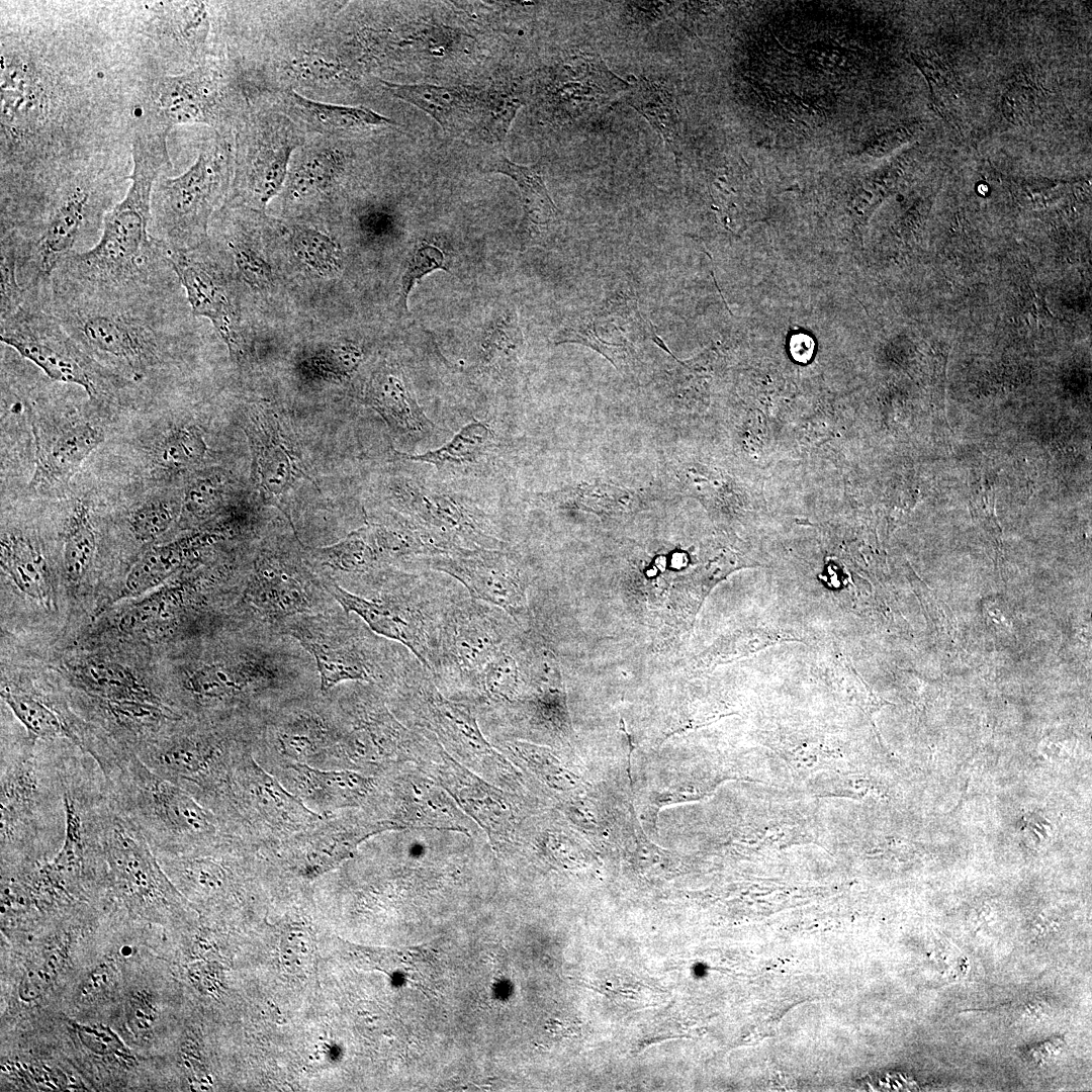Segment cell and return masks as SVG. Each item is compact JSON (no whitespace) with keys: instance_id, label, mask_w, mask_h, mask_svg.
I'll return each mask as SVG.
<instances>
[{"instance_id":"obj_28","label":"cell","mask_w":1092,"mask_h":1092,"mask_svg":"<svg viewBox=\"0 0 1092 1092\" xmlns=\"http://www.w3.org/2000/svg\"><path fill=\"white\" fill-rule=\"evenodd\" d=\"M197 578H183L132 605L120 619L124 631H140L184 614L196 600Z\"/></svg>"},{"instance_id":"obj_20","label":"cell","mask_w":1092,"mask_h":1092,"mask_svg":"<svg viewBox=\"0 0 1092 1092\" xmlns=\"http://www.w3.org/2000/svg\"><path fill=\"white\" fill-rule=\"evenodd\" d=\"M36 762L31 757L15 760L1 776V849L28 845L35 834L40 803Z\"/></svg>"},{"instance_id":"obj_13","label":"cell","mask_w":1092,"mask_h":1092,"mask_svg":"<svg viewBox=\"0 0 1092 1092\" xmlns=\"http://www.w3.org/2000/svg\"><path fill=\"white\" fill-rule=\"evenodd\" d=\"M658 500L665 498L656 483L632 486L601 476L580 478L535 495V502L543 508L594 515L611 522L626 521L648 511Z\"/></svg>"},{"instance_id":"obj_23","label":"cell","mask_w":1092,"mask_h":1092,"mask_svg":"<svg viewBox=\"0 0 1092 1092\" xmlns=\"http://www.w3.org/2000/svg\"><path fill=\"white\" fill-rule=\"evenodd\" d=\"M366 400L399 434L424 436L434 428L396 366L384 365L376 370L368 384Z\"/></svg>"},{"instance_id":"obj_48","label":"cell","mask_w":1092,"mask_h":1092,"mask_svg":"<svg viewBox=\"0 0 1092 1092\" xmlns=\"http://www.w3.org/2000/svg\"><path fill=\"white\" fill-rule=\"evenodd\" d=\"M109 982L108 969L106 966H100L94 972L90 974L84 984L83 993H93L97 989L102 988L103 985Z\"/></svg>"},{"instance_id":"obj_24","label":"cell","mask_w":1092,"mask_h":1092,"mask_svg":"<svg viewBox=\"0 0 1092 1092\" xmlns=\"http://www.w3.org/2000/svg\"><path fill=\"white\" fill-rule=\"evenodd\" d=\"M629 106L642 115L661 136L669 151L681 154L682 121L678 98L668 79L654 74L640 75L625 93Z\"/></svg>"},{"instance_id":"obj_14","label":"cell","mask_w":1092,"mask_h":1092,"mask_svg":"<svg viewBox=\"0 0 1092 1092\" xmlns=\"http://www.w3.org/2000/svg\"><path fill=\"white\" fill-rule=\"evenodd\" d=\"M32 430L35 465L29 484L35 489L67 484L104 440L100 427L83 420H34Z\"/></svg>"},{"instance_id":"obj_9","label":"cell","mask_w":1092,"mask_h":1092,"mask_svg":"<svg viewBox=\"0 0 1092 1092\" xmlns=\"http://www.w3.org/2000/svg\"><path fill=\"white\" fill-rule=\"evenodd\" d=\"M325 587L347 613L376 635L405 647L431 673L438 667L439 616H427L405 589L385 587L374 597L352 593L321 574Z\"/></svg>"},{"instance_id":"obj_7","label":"cell","mask_w":1092,"mask_h":1092,"mask_svg":"<svg viewBox=\"0 0 1092 1092\" xmlns=\"http://www.w3.org/2000/svg\"><path fill=\"white\" fill-rule=\"evenodd\" d=\"M235 70L221 63L202 62L154 86L147 109L148 125L170 132L173 126L204 123L215 131L233 132L250 104Z\"/></svg>"},{"instance_id":"obj_4","label":"cell","mask_w":1092,"mask_h":1092,"mask_svg":"<svg viewBox=\"0 0 1092 1092\" xmlns=\"http://www.w3.org/2000/svg\"><path fill=\"white\" fill-rule=\"evenodd\" d=\"M352 615L339 606L295 617L279 629L311 656L323 693L347 682L390 684L406 662Z\"/></svg>"},{"instance_id":"obj_17","label":"cell","mask_w":1092,"mask_h":1092,"mask_svg":"<svg viewBox=\"0 0 1092 1092\" xmlns=\"http://www.w3.org/2000/svg\"><path fill=\"white\" fill-rule=\"evenodd\" d=\"M350 153L337 138L317 136L293 154L284 184L289 202H304L328 194L342 180L350 165Z\"/></svg>"},{"instance_id":"obj_3","label":"cell","mask_w":1092,"mask_h":1092,"mask_svg":"<svg viewBox=\"0 0 1092 1092\" xmlns=\"http://www.w3.org/2000/svg\"><path fill=\"white\" fill-rule=\"evenodd\" d=\"M233 165L234 135L215 131L184 173L157 179L150 235L163 252L191 250L206 239L210 217L230 187Z\"/></svg>"},{"instance_id":"obj_45","label":"cell","mask_w":1092,"mask_h":1092,"mask_svg":"<svg viewBox=\"0 0 1092 1092\" xmlns=\"http://www.w3.org/2000/svg\"><path fill=\"white\" fill-rule=\"evenodd\" d=\"M377 831L334 832L318 838L308 851L309 866L326 870L345 858L366 836Z\"/></svg>"},{"instance_id":"obj_32","label":"cell","mask_w":1092,"mask_h":1092,"mask_svg":"<svg viewBox=\"0 0 1092 1092\" xmlns=\"http://www.w3.org/2000/svg\"><path fill=\"white\" fill-rule=\"evenodd\" d=\"M96 551V534L86 503H78L68 522L63 562L67 579L80 582L88 572Z\"/></svg>"},{"instance_id":"obj_15","label":"cell","mask_w":1092,"mask_h":1092,"mask_svg":"<svg viewBox=\"0 0 1092 1092\" xmlns=\"http://www.w3.org/2000/svg\"><path fill=\"white\" fill-rule=\"evenodd\" d=\"M163 255L184 287L192 312L210 321L233 358L242 357L238 315L222 275L191 250Z\"/></svg>"},{"instance_id":"obj_40","label":"cell","mask_w":1092,"mask_h":1092,"mask_svg":"<svg viewBox=\"0 0 1092 1092\" xmlns=\"http://www.w3.org/2000/svg\"><path fill=\"white\" fill-rule=\"evenodd\" d=\"M182 502L155 497L135 507L128 516V528L140 542H151L163 535L181 516Z\"/></svg>"},{"instance_id":"obj_2","label":"cell","mask_w":1092,"mask_h":1092,"mask_svg":"<svg viewBox=\"0 0 1092 1092\" xmlns=\"http://www.w3.org/2000/svg\"><path fill=\"white\" fill-rule=\"evenodd\" d=\"M64 283L79 288L76 291L59 284L78 296L62 291L63 296H57L58 304L52 313L97 363L104 368L110 365L134 380L142 379L159 364V328L127 305L130 285Z\"/></svg>"},{"instance_id":"obj_25","label":"cell","mask_w":1092,"mask_h":1092,"mask_svg":"<svg viewBox=\"0 0 1092 1092\" xmlns=\"http://www.w3.org/2000/svg\"><path fill=\"white\" fill-rule=\"evenodd\" d=\"M72 670L78 684L103 703L138 701L163 705L148 686L121 664L87 659L76 664Z\"/></svg>"},{"instance_id":"obj_38","label":"cell","mask_w":1092,"mask_h":1092,"mask_svg":"<svg viewBox=\"0 0 1092 1092\" xmlns=\"http://www.w3.org/2000/svg\"><path fill=\"white\" fill-rule=\"evenodd\" d=\"M520 680V662L510 640L486 662L474 685L490 700L502 702L516 698Z\"/></svg>"},{"instance_id":"obj_21","label":"cell","mask_w":1092,"mask_h":1092,"mask_svg":"<svg viewBox=\"0 0 1092 1092\" xmlns=\"http://www.w3.org/2000/svg\"><path fill=\"white\" fill-rule=\"evenodd\" d=\"M229 533L226 528L198 531L151 547L131 566L116 600L136 597L158 586L185 566L200 549L224 539Z\"/></svg>"},{"instance_id":"obj_35","label":"cell","mask_w":1092,"mask_h":1092,"mask_svg":"<svg viewBox=\"0 0 1092 1092\" xmlns=\"http://www.w3.org/2000/svg\"><path fill=\"white\" fill-rule=\"evenodd\" d=\"M288 234L294 256L312 272L331 277L342 269V249L327 234L303 224L292 225Z\"/></svg>"},{"instance_id":"obj_47","label":"cell","mask_w":1092,"mask_h":1092,"mask_svg":"<svg viewBox=\"0 0 1092 1092\" xmlns=\"http://www.w3.org/2000/svg\"><path fill=\"white\" fill-rule=\"evenodd\" d=\"M228 245L237 269L250 286L264 289L272 284V267L263 256L243 242L230 241Z\"/></svg>"},{"instance_id":"obj_6","label":"cell","mask_w":1092,"mask_h":1092,"mask_svg":"<svg viewBox=\"0 0 1092 1092\" xmlns=\"http://www.w3.org/2000/svg\"><path fill=\"white\" fill-rule=\"evenodd\" d=\"M234 130L235 196L264 210L284 187L291 158L305 143V131L279 108L256 109L254 104Z\"/></svg>"},{"instance_id":"obj_30","label":"cell","mask_w":1092,"mask_h":1092,"mask_svg":"<svg viewBox=\"0 0 1092 1092\" xmlns=\"http://www.w3.org/2000/svg\"><path fill=\"white\" fill-rule=\"evenodd\" d=\"M254 440L261 443L260 445L254 442L255 473L265 496L276 504L288 491L296 474L301 471L296 468L290 453L276 436L268 439L254 437Z\"/></svg>"},{"instance_id":"obj_46","label":"cell","mask_w":1092,"mask_h":1092,"mask_svg":"<svg viewBox=\"0 0 1092 1092\" xmlns=\"http://www.w3.org/2000/svg\"><path fill=\"white\" fill-rule=\"evenodd\" d=\"M280 956L289 973H309L313 962V940L310 932L297 927L284 932L280 942Z\"/></svg>"},{"instance_id":"obj_42","label":"cell","mask_w":1092,"mask_h":1092,"mask_svg":"<svg viewBox=\"0 0 1092 1092\" xmlns=\"http://www.w3.org/2000/svg\"><path fill=\"white\" fill-rule=\"evenodd\" d=\"M225 486L222 472L210 470L192 477L182 499L181 515L204 520L214 514L221 504Z\"/></svg>"},{"instance_id":"obj_22","label":"cell","mask_w":1092,"mask_h":1092,"mask_svg":"<svg viewBox=\"0 0 1092 1092\" xmlns=\"http://www.w3.org/2000/svg\"><path fill=\"white\" fill-rule=\"evenodd\" d=\"M380 83L395 98L413 104L433 117L446 131L460 128L474 116H486L488 98L470 88L399 84L385 80H380Z\"/></svg>"},{"instance_id":"obj_27","label":"cell","mask_w":1092,"mask_h":1092,"mask_svg":"<svg viewBox=\"0 0 1092 1092\" xmlns=\"http://www.w3.org/2000/svg\"><path fill=\"white\" fill-rule=\"evenodd\" d=\"M291 767L304 793L322 806H354L371 789L370 780L353 771L320 770L305 764H294Z\"/></svg>"},{"instance_id":"obj_16","label":"cell","mask_w":1092,"mask_h":1092,"mask_svg":"<svg viewBox=\"0 0 1092 1092\" xmlns=\"http://www.w3.org/2000/svg\"><path fill=\"white\" fill-rule=\"evenodd\" d=\"M559 77V99L574 118L590 116L630 88L594 51L570 57L560 67Z\"/></svg>"},{"instance_id":"obj_1","label":"cell","mask_w":1092,"mask_h":1092,"mask_svg":"<svg viewBox=\"0 0 1092 1092\" xmlns=\"http://www.w3.org/2000/svg\"><path fill=\"white\" fill-rule=\"evenodd\" d=\"M168 134L144 124L135 130L125 196L105 214L99 241L59 267L63 279L96 286L147 282L152 256L160 250L150 235L151 202L155 182L171 167Z\"/></svg>"},{"instance_id":"obj_44","label":"cell","mask_w":1092,"mask_h":1092,"mask_svg":"<svg viewBox=\"0 0 1092 1092\" xmlns=\"http://www.w3.org/2000/svg\"><path fill=\"white\" fill-rule=\"evenodd\" d=\"M437 269L448 270L444 252L434 244L421 242L413 250L401 277L398 306L402 311L407 310V296L415 284Z\"/></svg>"},{"instance_id":"obj_11","label":"cell","mask_w":1092,"mask_h":1092,"mask_svg":"<svg viewBox=\"0 0 1092 1092\" xmlns=\"http://www.w3.org/2000/svg\"><path fill=\"white\" fill-rule=\"evenodd\" d=\"M502 613L471 597L443 609L439 617L437 673H456L474 685L486 662L511 640Z\"/></svg>"},{"instance_id":"obj_33","label":"cell","mask_w":1092,"mask_h":1092,"mask_svg":"<svg viewBox=\"0 0 1092 1092\" xmlns=\"http://www.w3.org/2000/svg\"><path fill=\"white\" fill-rule=\"evenodd\" d=\"M250 770L252 792L256 801L273 820L294 827L320 818L254 762Z\"/></svg>"},{"instance_id":"obj_18","label":"cell","mask_w":1092,"mask_h":1092,"mask_svg":"<svg viewBox=\"0 0 1092 1092\" xmlns=\"http://www.w3.org/2000/svg\"><path fill=\"white\" fill-rule=\"evenodd\" d=\"M482 168L486 173L506 175L517 184L523 207L518 229L522 247L544 245L556 228L559 211L548 193L541 167L520 165L496 154L488 158Z\"/></svg>"},{"instance_id":"obj_43","label":"cell","mask_w":1092,"mask_h":1092,"mask_svg":"<svg viewBox=\"0 0 1092 1092\" xmlns=\"http://www.w3.org/2000/svg\"><path fill=\"white\" fill-rule=\"evenodd\" d=\"M362 355L360 347L353 342H334L315 350L307 365L323 378L341 380L357 369Z\"/></svg>"},{"instance_id":"obj_19","label":"cell","mask_w":1092,"mask_h":1092,"mask_svg":"<svg viewBox=\"0 0 1092 1092\" xmlns=\"http://www.w3.org/2000/svg\"><path fill=\"white\" fill-rule=\"evenodd\" d=\"M276 107L305 132L337 138L342 133L394 125L396 122L363 105H343L317 101L293 90L276 95Z\"/></svg>"},{"instance_id":"obj_10","label":"cell","mask_w":1092,"mask_h":1092,"mask_svg":"<svg viewBox=\"0 0 1092 1092\" xmlns=\"http://www.w3.org/2000/svg\"><path fill=\"white\" fill-rule=\"evenodd\" d=\"M423 561L458 580L472 599L500 609L520 627L529 624V580L516 554L505 549L461 548Z\"/></svg>"},{"instance_id":"obj_12","label":"cell","mask_w":1092,"mask_h":1092,"mask_svg":"<svg viewBox=\"0 0 1092 1092\" xmlns=\"http://www.w3.org/2000/svg\"><path fill=\"white\" fill-rule=\"evenodd\" d=\"M394 506L404 519L453 549H504L484 515L460 496L412 479L398 481Z\"/></svg>"},{"instance_id":"obj_37","label":"cell","mask_w":1092,"mask_h":1092,"mask_svg":"<svg viewBox=\"0 0 1092 1092\" xmlns=\"http://www.w3.org/2000/svg\"><path fill=\"white\" fill-rule=\"evenodd\" d=\"M206 444L200 431L193 426L169 432L158 444L154 464L158 473H177L197 465L205 455Z\"/></svg>"},{"instance_id":"obj_34","label":"cell","mask_w":1092,"mask_h":1092,"mask_svg":"<svg viewBox=\"0 0 1092 1092\" xmlns=\"http://www.w3.org/2000/svg\"><path fill=\"white\" fill-rule=\"evenodd\" d=\"M605 325H597L589 309L569 317L555 336L556 345L575 343L587 346L606 359L618 370H625L633 362L635 354L631 345L612 344L604 335Z\"/></svg>"},{"instance_id":"obj_41","label":"cell","mask_w":1092,"mask_h":1092,"mask_svg":"<svg viewBox=\"0 0 1092 1092\" xmlns=\"http://www.w3.org/2000/svg\"><path fill=\"white\" fill-rule=\"evenodd\" d=\"M482 342L486 363H516L524 351V338L515 311L508 310L493 322Z\"/></svg>"},{"instance_id":"obj_39","label":"cell","mask_w":1092,"mask_h":1092,"mask_svg":"<svg viewBox=\"0 0 1092 1092\" xmlns=\"http://www.w3.org/2000/svg\"><path fill=\"white\" fill-rule=\"evenodd\" d=\"M331 733L330 726L316 713L300 712L285 718L278 725L276 736L282 749L299 756L314 751Z\"/></svg>"},{"instance_id":"obj_5","label":"cell","mask_w":1092,"mask_h":1092,"mask_svg":"<svg viewBox=\"0 0 1092 1092\" xmlns=\"http://www.w3.org/2000/svg\"><path fill=\"white\" fill-rule=\"evenodd\" d=\"M339 607L317 571L297 555L262 550L242 580L232 607L236 627L279 633L287 621Z\"/></svg>"},{"instance_id":"obj_8","label":"cell","mask_w":1092,"mask_h":1092,"mask_svg":"<svg viewBox=\"0 0 1092 1092\" xmlns=\"http://www.w3.org/2000/svg\"><path fill=\"white\" fill-rule=\"evenodd\" d=\"M1 342L38 367L50 379L78 385L95 399L107 376L52 312L22 304L1 318Z\"/></svg>"},{"instance_id":"obj_26","label":"cell","mask_w":1092,"mask_h":1092,"mask_svg":"<svg viewBox=\"0 0 1092 1092\" xmlns=\"http://www.w3.org/2000/svg\"><path fill=\"white\" fill-rule=\"evenodd\" d=\"M1 566L22 593L50 606L52 583L48 565L29 538L21 534L2 538Z\"/></svg>"},{"instance_id":"obj_31","label":"cell","mask_w":1092,"mask_h":1092,"mask_svg":"<svg viewBox=\"0 0 1092 1092\" xmlns=\"http://www.w3.org/2000/svg\"><path fill=\"white\" fill-rule=\"evenodd\" d=\"M493 434L484 423L474 421L465 425L446 444L420 455H404L413 461L433 464L438 468L461 466L476 462L492 444Z\"/></svg>"},{"instance_id":"obj_36","label":"cell","mask_w":1092,"mask_h":1092,"mask_svg":"<svg viewBox=\"0 0 1092 1092\" xmlns=\"http://www.w3.org/2000/svg\"><path fill=\"white\" fill-rule=\"evenodd\" d=\"M1 697L33 738L67 736L80 746L79 738L48 705L28 694L2 690Z\"/></svg>"},{"instance_id":"obj_29","label":"cell","mask_w":1092,"mask_h":1092,"mask_svg":"<svg viewBox=\"0 0 1092 1092\" xmlns=\"http://www.w3.org/2000/svg\"><path fill=\"white\" fill-rule=\"evenodd\" d=\"M322 563L336 574L368 573L386 563L369 526L350 533L342 541L318 549Z\"/></svg>"}]
</instances>
